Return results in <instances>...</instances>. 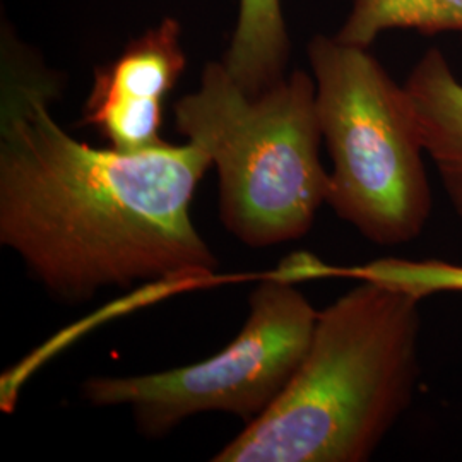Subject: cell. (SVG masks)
I'll return each mask as SVG.
<instances>
[{"mask_svg": "<svg viewBox=\"0 0 462 462\" xmlns=\"http://www.w3.org/2000/svg\"><path fill=\"white\" fill-rule=\"evenodd\" d=\"M49 79L9 74L0 112V244L51 297L215 278L217 259L190 204L213 165L194 143L141 152L98 149L55 122Z\"/></svg>", "mask_w": 462, "mask_h": 462, "instance_id": "6da1fadb", "label": "cell"}, {"mask_svg": "<svg viewBox=\"0 0 462 462\" xmlns=\"http://www.w3.org/2000/svg\"><path fill=\"white\" fill-rule=\"evenodd\" d=\"M421 301L374 281L332 301L278 401L213 461H368L413 402Z\"/></svg>", "mask_w": 462, "mask_h": 462, "instance_id": "7a4b0ae2", "label": "cell"}, {"mask_svg": "<svg viewBox=\"0 0 462 462\" xmlns=\"http://www.w3.org/2000/svg\"><path fill=\"white\" fill-rule=\"evenodd\" d=\"M177 131L211 158L225 228L252 248L307 235L328 202L315 81L297 70L247 95L223 64H208L196 93L175 103Z\"/></svg>", "mask_w": 462, "mask_h": 462, "instance_id": "3957f363", "label": "cell"}, {"mask_svg": "<svg viewBox=\"0 0 462 462\" xmlns=\"http://www.w3.org/2000/svg\"><path fill=\"white\" fill-rule=\"evenodd\" d=\"M309 59L332 163L326 204L372 244L413 242L429 225L431 189L404 86L339 38H314Z\"/></svg>", "mask_w": 462, "mask_h": 462, "instance_id": "277c9868", "label": "cell"}, {"mask_svg": "<svg viewBox=\"0 0 462 462\" xmlns=\"http://www.w3.org/2000/svg\"><path fill=\"white\" fill-rule=\"evenodd\" d=\"M247 322L217 355L196 365L129 377H91L83 396L93 406L131 408L137 429L162 437L196 414H233L255 421L297 374L319 312L276 271L252 291Z\"/></svg>", "mask_w": 462, "mask_h": 462, "instance_id": "5b68a950", "label": "cell"}, {"mask_svg": "<svg viewBox=\"0 0 462 462\" xmlns=\"http://www.w3.org/2000/svg\"><path fill=\"white\" fill-rule=\"evenodd\" d=\"M185 66L180 26L166 17L160 26L134 40L116 62L97 70L84 105L83 124L95 127L110 148L122 152L163 146V101Z\"/></svg>", "mask_w": 462, "mask_h": 462, "instance_id": "8992f818", "label": "cell"}, {"mask_svg": "<svg viewBox=\"0 0 462 462\" xmlns=\"http://www.w3.org/2000/svg\"><path fill=\"white\" fill-rule=\"evenodd\" d=\"M402 86L425 154L435 165L454 213L462 219V81L446 55L431 49Z\"/></svg>", "mask_w": 462, "mask_h": 462, "instance_id": "52a82bcc", "label": "cell"}, {"mask_svg": "<svg viewBox=\"0 0 462 462\" xmlns=\"http://www.w3.org/2000/svg\"><path fill=\"white\" fill-rule=\"evenodd\" d=\"M288 33L281 0H240L236 30L223 66L247 95H261L282 79Z\"/></svg>", "mask_w": 462, "mask_h": 462, "instance_id": "ba28073f", "label": "cell"}, {"mask_svg": "<svg viewBox=\"0 0 462 462\" xmlns=\"http://www.w3.org/2000/svg\"><path fill=\"white\" fill-rule=\"evenodd\" d=\"M393 30L462 33V0H355L336 38L368 49L380 34Z\"/></svg>", "mask_w": 462, "mask_h": 462, "instance_id": "9c48e42d", "label": "cell"}, {"mask_svg": "<svg viewBox=\"0 0 462 462\" xmlns=\"http://www.w3.org/2000/svg\"><path fill=\"white\" fill-rule=\"evenodd\" d=\"M336 278L374 281L425 298L462 293V264L439 259L383 257L365 264L334 267Z\"/></svg>", "mask_w": 462, "mask_h": 462, "instance_id": "30bf717a", "label": "cell"}]
</instances>
